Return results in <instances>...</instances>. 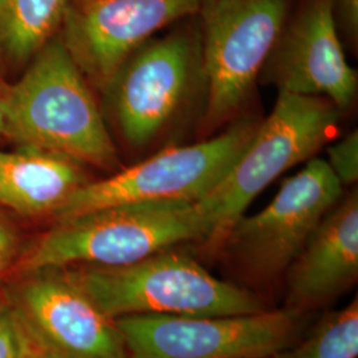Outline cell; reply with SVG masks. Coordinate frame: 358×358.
Returning <instances> with one entry per match:
<instances>
[{
	"instance_id": "8992f818",
	"label": "cell",
	"mask_w": 358,
	"mask_h": 358,
	"mask_svg": "<svg viewBox=\"0 0 358 358\" xmlns=\"http://www.w3.org/2000/svg\"><path fill=\"white\" fill-rule=\"evenodd\" d=\"M343 189L324 159H309L282 182L268 206L231 226L217 254L224 256L241 285L255 292L282 280L322 217L343 198Z\"/></svg>"
},
{
	"instance_id": "ba28073f",
	"label": "cell",
	"mask_w": 358,
	"mask_h": 358,
	"mask_svg": "<svg viewBox=\"0 0 358 358\" xmlns=\"http://www.w3.org/2000/svg\"><path fill=\"white\" fill-rule=\"evenodd\" d=\"M257 127L259 121L243 118L219 136L194 145L169 146L109 178L90 180L53 217L60 220L127 203L196 202L226 177L252 141Z\"/></svg>"
},
{
	"instance_id": "44dd1931",
	"label": "cell",
	"mask_w": 358,
	"mask_h": 358,
	"mask_svg": "<svg viewBox=\"0 0 358 358\" xmlns=\"http://www.w3.org/2000/svg\"><path fill=\"white\" fill-rule=\"evenodd\" d=\"M20 328H22V333H23V348H22V353H20V357L19 358H57L55 355H52L50 350H47L44 346L40 345L36 340H34L23 329L22 325H20Z\"/></svg>"
},
{
	"instance_id": "2e32d148",
	"label": "cell",
	"mask_w": 358,
	"mask_h": 358,
	"mask_svg": "<svg viewBox=\"0 0 358 358\" xmlns=\"http://www.w3.org/2000/svg\"><path fill=\"white\" fill-rule=\"evenodd\" d=\"M358 299L327 312L304 334L271 358H357Z\"/></svg>"
},
{
	"instance_id": "52a82bcc",
	"label": "cell",
	"mask_w": 358,
	"mask_h": 358,
	"mask_svg": "<svg viewBox=\"0 0 358 358\" xmlns=\"http://www.w3.org/2000/svg\"><path fill=\"white\" fill-rule=\"evenodd\" d=\"M294 0H203L198 13L205 65L207 131L234 120L247 103Z\"/></svg>"
},
{
	"instance_id": "30bf717a",
	"label": "cell",
	"mask_w": 358,
	"mask_h": 358,
	"mask_svg": "<svg viewBox=\"0 0 358 358\" xmlns=\"http://www.w3.org/2000/svg\"><path fill=\"white\" fill-rule=\"evenodd\" d=\"M4 303L34 340L57 358H129L115 321L94 304L69 267L20 272Z\"/></svg>"
},
{
	"instance_id": "4fadbf2b",
	"label": "cell",
	"mask_w": 358,
	"mask_h": 358,
	"mask_svg": "<svg viewBox=\"0 0 358 358\" xmlns=\"http://www.w3.org/2000/svg\"><path fill=\"white\" fill-rule=\"evenodd\" d=\"M285 306L313 313L358 280L357 189L343 195L322 217L284 273Z\"/></svg>"
},
{
	"instance_id": "7c38bea8",
	"label": "cell",
	"mask_w": 358,
	"mask_h": 358,
	"mask_svg": "<svg viewBox=\"0 0 358 358\" xmlns=\"http://www.w3.org/2000/svg\"><path fill=\"white\" fill-rule=\"evenodd\" d=\"M262 72L279 92L321 97L340 110L352 106L357 73L346 62L332 0H294Z\"/></svg>"
},
{
	"instance_id": "603a6c76",
	"label": "cell",
	"mask_w": 358,
	"mask_h": 358,
	"mask_svg": "<svg viewBox=\"0 0 358 358\" xmlns=\"http://www.w3.org/2000/svg\"><path fill=\"white\" fill-rule=\"evenodd\" d=\"M1 291H3V285H1V276H0V303H1Z\"/></svg>"
},
{
	"instance_id": "3957f363",
	"label": "cell",
	"mask_w": 358,
	"mask_h": 358,
	"mask_svg": "<svg viewBox=\"0 0 358 358\" xmlns=\"http://www.w3.org/2000/svg\"><path fill=\"white\" fill-rule=\"evenodd\" d=\"M103 92L129 146L152 148L205 112V65L198 16L150 38L129 56Z\"/></svg>"
},
{
	"instance_id": "277c9868",
	"label": "cell",
	"mask_w": 358,
	"mask_h": 358,
	"mask_svg": "<svg viewBox=\"0 0 358 358\" xmlns=\"http://www.w3.org/2000/svg\"><path fill=\"white\" fill-rule=\"evenodd\" d=\"M174 248L122 267L73 266L78 284L110 319L134 315L229 316L268 309L262 294L220 280Z\"/></svg>"
},
{
	"instance_id": "8fae6325",
	"label": "cell",
	"mask_w": 358,
	"mask_h": 358,
	"mask_svg": "<svg viewBox=\"0 0 358 358\" xmlns=\"http://www.w3.org/2000/svg\"><path fill=\"white\" fill-rule=\"evenodd\" d=\"M203 0H68L59 38L100 90L162 28L198 15Z\"/></svg>"
},
{
	"instance_id": "ffe728a7",
	"label": "cell",
	"mask_w": 358,
	"mask_h": 358,
	"mask_svg": "<svg viewBox=\"0 0 358 358\" xmlns=\"http://www.w3.org/2000/svg\"><path fill=\"white\" fill-rule=\"evenodd\" d=\"M19 238L17 232L8 219L0 214V276L13 266L17 255Z\"/></svg>"
},
{
	"instance_id": "cb8c5ba5",
	"label": "cell",
	"mask_w": 358,
	"mask_h": 358,
	"mask_svg": "<svg viewBox=\"0 0 358 358\" xmlns=\"http://www.w3.org/2000/svg\"><path fill=\"white\" fill-rule=\"evenodd\" d=\"M0 90H1V75H0ZM3 92V90H1Z\"/></svg>"
},
{
	"instance_id": "5bb4252c",
	"label": "cell",
	"mask_w": 358,
	"mask_h": 358,
	"mask_svg": "<svg viewBox=\"0 0 358 358\" xmlns=\"http://www.w3.org/2000/svg\"><path fill=\"white\" fill-rule=\"evenodd\" d=\"M88 182L81 165L62 155L0 150V206L19 215L53 217Z\"/></svg>"
},
{
	"instance_id": "e0dca14e",
	"label": "cell",
	"mask_w": 358,
	"mask_h": 358,
	"mask_svg": "<svg viewBox=\"0 0 358 358\" xmlns=\"http://www.w3.org/2000/svg\"><path fill=\"white\" fill-rule=\"evenodd\" d=\"M327 165L341 186H353L358 179V133L355 130L327 150Z\"/></svg>"
},
{
	"instance_id": "5b68a950",
	"label": "cell",
	"mask_w": 358,
	"mask_h": 358,
	"mask_svg": "<svg viewBox=\"0 0 358 358\" xmlns=\"http://www.w3.org/2000/svg\"><path fill=\"white\" fill-rule=\"evenodd\" d=\"M340 110L321 99L279 92L271 115L259 122L255 136L217 186L196 201L210 223L202 250L217 255L231 226L256 196L294 165L309 161L331 141Z\"/></svg>"
},
{
	"instance_id": "9a60e30c",
	"label": "cell",
	"mask_w": 358,
	"mask_h": 358,
	"mask_svg": "<svg viewBox=\"0 0 358 358\" xmlns=\"http://www.w3.org/2000/svg\"><path fill=\"white\" fill-rule=\"evenodd\" d=\"M68 0H0V55L26 64L59 34Z\"/></svg>"
},
{
	"instance_id": "d6986e66",
	"label": "cell",
	"mask_w": 358,
	"mask_h": 358,
	"mask_svg": "<svg viewBox=\"0 0 358 358\" xmlns=\"http://www.w3.org/2000/svg\"><path fill=\"white\" fill-rule=\"evenodd\" d=\"M333 16L340 38L357 48L358 0H332Z\"/></svg>"
},
{
	"instance_id": "9c48e42d",
	"label": "cell",
	"mask_w": 358,
	"mask_h": 358,
	"mask_svg": "<svg viewBox=\"0 0 358 358\" xmlns=\"http://www.w3.org/2000/svg\"><path fill=\"white\" fill-rule=\"evenodd\" d=\"M294 308L229 316L134 315L115 319L129 358H271L307 331Z\"/></svg>"
},
{
	"instance_id": "7402d4cb",
	"label": "cell",
	"mask_w": 358,
	"mask_h": 358,
	"mask_svg": "<svg viewBox=\"0 0 358 358\" xmlns=\"http://www.w3.org/2000/svg\"><path fill=\"white\" fill-rule=\"evenodd\" d=\"M3 92H0V136H6L7 130V118H6V109L3 101Z\"/></svg>"
},
{
	"instance_id": "7a4b0ae2",
	"label": "cell",
	"mask_w": 358,
	"mask_h": 358,
	"mask_svg": "<svg viewBox=\"0 0 358 358\" xmlns=\"http://www.w3.org/2000/svg\"><path fill=\"white\" fill-rule=\"evenodd\" d=\"M208 234L210 223L198 202L109 206L56 220L20 257L17 269L122 267L180 244H202Z\"/></svg>"
},
{
	"instance_id": "6da1fadb",
	"label": "cell",
	"mask_w": 358,
	"mask_h": 358,
	"mask_svg": "<svg viewBox=\"0 0 358 358\" xmlns=\"http://www.w3.org/2000/svg\"><path fill=\"white\" fill-rule=\"evenodd\" d=\"M1 94L6 136L23 149L57 154L80 165L118 166V152L99 105L59 34Z\"/></svg>"
},
{
	"instance_id": "ac0fdd59",
	"label": "cell",
	"mask_w": 358,
	"mask_h": 358,
	"mask_svg": "<svg viewBox=\"0 0 358 358\" xmlns=\"http://www.w3.org/2000/svg\"><path fill=\"white\" fill-rule=\"evenodd\" d=\"M3 297V296H1ZM23 348V333L13 310L1 299L0 303V358H19Z\"/></svg>"
}]
</instances>
